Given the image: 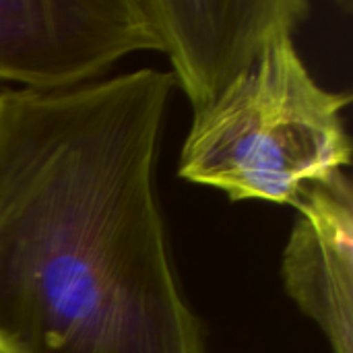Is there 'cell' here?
<instances>
[{"label":"cell","instance_id":"cell-4","mask_svg":"<svg viewBox=\"0 0 353 353\" xmlns=\"http://www.w3.org/2000/svg\"><path fill=\"white\" fill-rule=\"evenodd\" d=\"M192 112L205 108L267 41L308 19L306 0H139Z\"/></svg>","mask_w":353,"mask_h":353},{"label":"cell","instance_id":"cell-5","mask_svg":"<svg viewBox=\"0 0 353 353\" xmlns=\"http://www.w3.org/2000/svg\"><path fill=\"white\" fill-rule=\"evenodd\" d=\"M283 250L290 298L325 333L333 353H353V188L345 170L308 184Z\"/></svg>","mask_w":353,"mask_h":353},{"label":"cell","instance_id":"cell-3","mask_svg":"<svg viewBox=\"0 0 353 353\" xmlns=\"http://www.w3.org/2000/svg\"><path fill=\"white\" fill-rule=\"evenodd\" d=\"M145 50L159 41L139 0H0V81L21 89L81 87Z\"/></svg>","mask_w":353,"mask_h":353},{"label":"cell","instance_id":"cell-2","mask_svg":"<svg viewBox=\"0 0 353 353\" xmlns=\"http://www.w3.org/2000/svg\"><path fill=\"white\" fill-rule=\"evenodd\" d=\"M273 35L205 108L192 112L178 174L230 201L296 205L300 192L352 163L350 93L321 87L294 43Z\"/></svg>","mask_w":353,"mask_h":353},{"label":"cell","instance_id":"cell-1","mask_svg":"<svg viewBox=\"0 0 353 353\" xmlns=\"http://www.w3.org/2000/svg\"><path fill=\"white\" fill-rule=\"evenodd\" d=\"M174 85L0 91V353H205L155 186Z\"/></svg>","mask_w":353,"mask_h":353}]
</instances>
